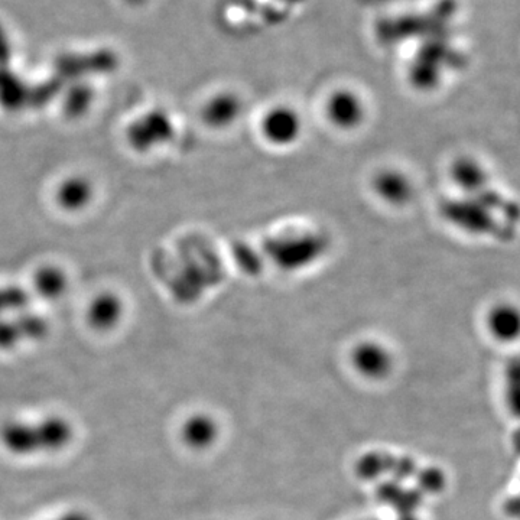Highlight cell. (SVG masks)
Returning <instances> with one entry per match:
<instances>
[{
	"mask_svg": "<svg viewBox=\"0 0 520 520\" xmlns=\"http://www.w3.org/2000/svg\"><path fill=\"white\" fill-rule=\"evenodd\" d=\"M70 422L58 416L42 419L37 424L8 422L0 427V442L16 455H34L63 450L73 440Z\"/></svg>",
	"mask_w": 520,
	"mask_h": 520,
	"instance_id": "obj_1",
	"label": "cell"
},
{
	"mask_svg": "<svg viewBox=\"0 0 520 520\" xmlns=\"http://www.w3.org/2000/svg\"><path fill=\"white\" fill-rule=\"evenodd\" d=\"M302 129L304 123L297 110L284 104L269 109L260 123V132L265 141L279 148L294 145L301 138Z\"/></svg>",
	"mask_w": 520,
	"mask_h": 520,
	"instance_id": "obj_2",
	"label": "cell"
},
{
	"mask_svg": "<svg viewBox=\"0 0 520 520\" xmlns=\"http://www.w3.org/2000/svg\"><path fill=\"white\" fill-rule=\"evenodd\" d=\"M328 120L338 129L353 130L362 125L366 117V106L356 91L343 89L334 91L325 106Z\"/></svg>",
	"mask_w": 520,
	"mask_h": 520,
	"instance_id": "obj_3",
	"label": "cell"
},
{
	"mask_svg": "<svg viewBox=\"0 0 520 520\" xmlns=\"http://www.w3.org/2000/svg\"><path fill=\"white\" fill-rule=\"evenodd\" d=\"M376 194L390 206H405L412 200L414 185L401 171L386 169L373 182Z\"/></svg>",
	"mask_w": 520,
	"mask_h": 520,
	"instance_id": "obj_4",
	"label": "cell"
},
{
	"mask_svg": "<svg viewBox=\"0 0 520 520\" xmlns=\"http://www.w3.org/2000/svg\"><path fill=\"white\" fill-rule=\"evenodd\" d=\"M451 178L454 184L466 193H476L487 184V172L480 162L471 158H461L455 161L451 168Z\"/></svg>",
	"mask_w": 520,
	"mask_h": 520,
	"instance_id": "obj_5",
	"label": "cell"
},
{
	"mask_svg": "<svg viewBox=\"0 0 520 520\" xmlns=\"http://www.w3.org/2000/svg\"><path fill=\"white\" fill-rule=\"evenodd\" d=\"M240 112H242V104L236 96L220 94L207 104L204 117H206L208 125L227 128L239 119Z\"/></svg>",
	"mask_w": 520,
	"mask_h": 520,
	"instance_id": "obj_6",
	"label": "cell"
},
{
	"mask_svg": "<svg viewBox=\"0 0 520 520\" xmlns=\"http://www.w3.org/2000/svg\"><path fill=\"white\" fill-rule=\"evenodd\" d=\"M217 428L207 416L198 415L188 419L182 428V438L190 447L204 448L216 438Z\"/></svg>",
	"mask_w": 520,
	"mask_h": 520,
	"instance_id": "obj_7",
	"label": "cell"
},
{
	"mask_svg": "<svg viewBox=\"0 0 520 520\" xmlns=\"http://www.w3.org/2000/svg\"><path fill=\"white\" fill-rule=\"evenodd\" d=\"M354 362L362 372L370 376L382 375L388 369V353L377 344H362L354 353Z\"/></svg>",
	"mask_w": 520,
	"mask_h": 520,
	"instance_id": "obj_8",
	"label": "cell"
},
{
	"mask_svg": "<svg viewBox=\"0 0 520 520\" xmlns=\"http://www.w3.org/2000/svg\"><path fill=\"white\" fill-rule=\"evenodd\" d=\"M489 327L494 336L510 340L519 331V315L515 308L509 305H499L489 315Z\"/></svg>",
	"mask_w": 520,
	"mask_h": 520,
	"instance_id": "obj_9",
	"label": "cell"
},
{
	"mask_svg": "<svg viewBox=\"0 0 520 520\" xmlns=\"http://www.w3.org/2000/svg\"><path fill=\"white\" fill-rule=\"evenodd\" d=\"M120 307L115 301H99L91 307L90 323L100 330H107L117 323Z\"/></svg>",
	"mask_w": 520,
	"mask_h": 520,
	"instance_id": "obj_10",
	"label": "cell"
},
{
	"mask_svg": "<svg viewBox=\"0 0 520 520\" xmlns=\"http://www.w3.org/2000/svg\"><path fill=\"white\" fill-rule=\"evenodd\" d=\"M57 520H91L86 513L83 512H70L67 515L61 516L60 519Z\"/></svg>",
	"mask_w": 520,
	"mask_h": 520,
	"instance_id": "obj_11",
	"label": "cell"
}]
</instances>
